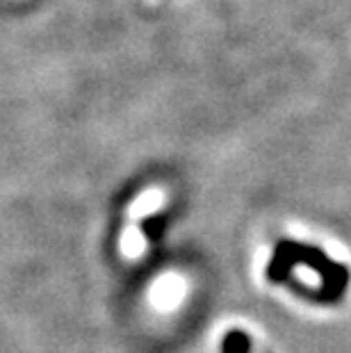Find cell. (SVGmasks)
I'll return each mask as SVG.
<instances>
[{"label":"cell","instance_id":"obj_1","mask_svg":"<svg viewBox=\"0 0 351 353\" xmlns=\"http://www.w3.org/2000/svg\"><path fill=\"white\" fill-rule=\"evenodd\" d=\"M167 203V192L162 187H146L126 210V223L119 237V251L126 260L135 262L148 249V239L141 230V221L153 216Z\"/></svg>","mask_w":351,"mask_h":353}]
</instances>
